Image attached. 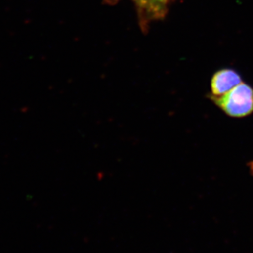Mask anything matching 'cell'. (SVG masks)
<instances>
[{
  "label": "cell",
  "instance_id": "1",
  "mask_svg": "<svg viewBox=\"0 0 253 253\" xmlns=\"http://www.w3.org/2000/svg\"><path fill=\"white\" fill-rule=\"evenodd\" d=\"M213 102L231 117L241 118L253 112V89L241 83L220 96H211Z\"/></svg>",
  "mask_w": 253,
  "mask_h": 253
},
{
  "label": "cell",
  "instance_id": "2",
  "mask_svg": "<svg viewBox=\"0 0 253 253\" xmlns=\"http://www.w3.org/2000/svg\"><path fill=\"white\" fill-rule=\"evenodd\" d=\"M136 7L141 27L165 17L168 6L163 0H131Z\"/></svg>",
  "mask_w": 253,
  "mask_h": 253
},
{
  "label": "cell",
  "instance_id": "3",
  "mask_svg": "<svg viewBox=\"0 0 253 253\" xmlns=\"http://www.w3.org/2000/svg\"><path fill=\"white\" fill-rule=\"evenodd\" d=\"M242 82V78L236 71L229 68H224L218 71L212 77L211 82V95L220 96L232 90Z\"/></svg>",
  "mask_w": 253,
  "mask_h": 253
},
{
  "label": "cell",
  "instance_id": "4",
  "mask_svg": "<svg viewBox=\"0 0 253 253\" xmlns=\"http://www.w3.org/2000/svg\"><path fill=\"white\" fill-rule=\"evenodd\" d=\"M163 2L169 7V2H171V0H163Z\"/></svg>",
  "mask_w": 253,
  "mask_h": 253
},
{
  "label": "cell",
  "instance_id": "5",
  "mask_svg": "<svg viewBox=\"0 0 253 253\" xmlns=\"http://www.w3.org/2000/svg\"><path fill=\"white\" fill-rule=\"evenodd\" d=\"M250 168H251V171L253 173V161L252 162V163H250Z\"/></svg>",
  "mask_w": 253,
  "mask_h": 253
}]
</instances>
